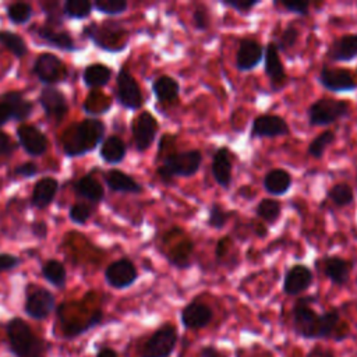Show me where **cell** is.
Segmentation results:
<instances>
[{"label": "cell", "instance_id": "cell-1", "mask_svg": "<svg viewBox=\"0 0 357 357\" xmlns=\"http://www.w3.org/2000/svg\"><path fill=\"white\" fill-rule=\"evenodd\" d=\"M314 298H300L293 307V328L294 332L304 339H322L329 337L339 325L337 310H331L324 314L315 312L310 307Z\"/></svg>", "mask_w": 357, "mask_h": 357}, {"label": "cell", "instance_id": "cell-2", "mask_svg": "<svg viewBox=\"0 0 357 357\" xmlns=\"http://www.w3.org/2000/svg\"><path fill=\"white\" fill-rule=\"evenodd\" d=\"M105 124L96 119H86L68 127L63 137V151L67 156H82L100 145L105 135Z\"/></svg>", "mask_w": 357, "mask_h": 357}, {"label": "cell", "instance_id": "cell-3", "mask_svg": "<svg viewBox=\"0 0 357 357\" xmlns=\"http://www.w3.org/2000/svg\"><path fill=\"white\" fill-rule=\"evenodd\" d=\"M7 340L15 357H45L47 344L38 337L22 318H13L6 325Z\"/></svg>", "mask_w": 357, "mask_h": 357}, {"label": "cell", "instance_id": "cell-4", "mask_svg": "<svg viewBox=\"0 0 357 357\" xmlns=\"http://www.w3.org/2000/svg\"><path fill=\"white\" fill-rule=\"evenodd\" d=\"M201 163L202 153L198 149L174 152L163 159V163L158 167L156 173L162 183L173 184L174 177L194 176L199 170Z\"/></svg>", "mask_w": 357, "mask_h": 357}, {"label": "cell", "instance_id": "cell-5", "mask_svg": "<svg viewBox=\"0 0 357 357\" xmlns=\"http://www.w3.org/2000/svg\"><path fill=\"white\" fill-rule=\"evenodd\" d=\"M350 105L340 99L322 98L308 107V121L311 126H328L349 116Z\"/></svg>", "mask_w": 357, "mask_h": 357}, {"label": "cell", "instance_id": "cell-6", "mask_svg": "<svg viewBox=\"0 0 357 357\" xmlns=\"http://www.w3.org/2000/svg\"><path fill=\"white\" fill-rule=\"evenodd\" d=\"M177 329L170 324H165L145 342L141 357H169L177 344Z\"/></svg>", "mask_w": 357, "mask_h": 357}, {"label": "cell", "instance_id": "cell-7", "mask_svg": "<svg viewBox=\"0 0 357 357\" xmlns=\"http://www.w3.org/2000/svg\"><path fill=\"white\" fill-rule=\"evenodd\" d=\"M84 32L98 47L107 52H120L127 46V42L120 40L126 32L119 24H105L103 26L91 24Z\"/></svg>", "mask_w": 357, "mask_h": 357}, {"label": "cell", "instance_id": "cell-8", "mask_svg": "<svg viewBox=\"0 0 357 357\" xmlns=\"http://www.w3.org/2000/svg\"><path fill=\"white\" fill-rule=\"evenodd\" d=\"M33 74L45 85L63 82L67 78V68L63 61L53 53H42L36 57L32 66Z\"/></svg>", "mask_w": 357, "mask_h": 357}, {"label": "cell", "instance_id": "cell-9", "mask_svg": "<svg viewBox=\"0 0 357 357\" xmlns=\"http://www.w3.org/2000/svg\"><path fill=\"white\" fill-rule=\"evenodd\" d=\"M116 96L119 103L126 109L137 110L144 105V96L139 85L132 74L126 68H121L117 74Z\"/></svg>", "mask_w": 357, "mask_h": 357}, {"label": "cell", "instance_id": "cell-10", "mask_svg": "<svg viewBox=\"0 0 357 357\" xmlns=\"http://www.w3.org/2000/svg\"><path fill=\"white\" fill-rule=\"evenodd\" d=\"M132 139L137 151H146L155 141L156 132L159 130L158 120L149 112H141L132 121Z\"/></svg>", "mask_w": 357, "mask_h": 357}, {"label": "cell", "instance_id": "cell-11", "mask_svg": "<svg viewBox=\"0 0 357 357\" xmlns=\"http://www.w3.org/2000/svg\"><path fill=\"white\" fill-rule=\"evenodd\" d=\"M54 296L43 287H35L26 294L24 310L25 314L33 319H45L54 310Z\"/></svg>", "mask_w": 357, "mask_h": 357}, {"label": "cell", "instance_id": "cell-12", "mask_svg": "<svg viewBox=\"0 0 357 357\" xmlns=\"http://www.w3.org/2000/svg\"><path fill=\"white\" fill-rule=\"evenodd\" d=\"M137 278H138L137 268L127 258H121L112 262L105 271V279L107 284L114 289L130 287L137 280Z\"/></svg>", "mask_w": 357, "mask_h": 357}, {"label": "cell", "instance_id": "cell-13", "mask_svg": "<svg viewBox=\"0 0 357 357\" xmlns=\"http://www.w3.org/2000/svg\"><path fill=\"white\" fill-rule=\"evenodd\" d=\"M321 85L331 92H351L357 89V82L351 73L344 68L325 66L318 77Z\"/></svg>", "mask_w": 357, "mask_h": 357}, {"label": "cell", "instance_id": "cell-14", "mask_svg": "<svg viewBox=\"0 0 357 357\" xmlns=\"http://www.w3.org/2000/svg\"><path fill=\"white\" fill-rule=\"evenodd\" d=\"M290 132L287 121L276 114H261L254 119L251 127V137L252 138H273L287 135Z\"/></svg>", "mask_w": 357, "mask_h": 357}, {"label": "cell", "instance_id": "cell-15", "mask_svg": "<svg viewBox=\"0 0 357 357\" xmlns=\"http://www.w3.org/2000/svg\"><path fill=\"white\" fill-rule=\"evenodd\" d=\"M264 60H265V74L271 81V86L279 91L286 84L287 75L275 42H269L266 45L264 52Z\"/></svg>", "mask_w": 357, "mask_h": 357}, {"label": "cell", "instance_id": "cell-16", "mask_svg": "<svg viewBox=\"0 0 357 357\" xmlns=\"http://www.w3.org/2000/svg\"><path fill=\"white\" fill-rule=\"evenodd\" d=\"M38 100L45 114L56 121H60L68 112V105L64 93L53 86L43 88Z\"/></svg>", "mask_w": 357, "mask_h": 357}, {"label": "cell", "instance_id": "cell-17", "mask_svg": "<svg viewBox=\"0 0 357 357\" xmlns=\"http://www.w3.org/2000/svg\"><path fill=\"white\" fill-rule=\"evenodd\" d=\"M17 137H18L20 145L31 156H40L47 149L46 135L35 126H28V124L20 126L17 128Z\"/></svg>", "mask_w": 357, "mask_h": 357}, {"label": "cell", "instance_id": "cell-18", "mask_svg": "<svg viewBox=\"0 0 357 357\" xmlns=\"http://www.w3.org/2000/svg\"><path fill=\"white\" fill-rule=\"evenodd\" d=\"M264 57L262 46L250 38L241 39L238 43V49L236 53V67L240 71L254 70Z\"/></svg>", "mask_w": 357, "mask_h": 357}, {"label": "cell", "instance_id": "cell-19", "mask_svg": "<svg viewBox=\"0 0 357 357\" xmlns=\"http://www.w3.org/2000/svg\"><path fill=\"white\" fill-rule=\"evenodd\" d=\"M312 283V272L305 265H293L284 275L283 291L289 296H297L307 290Z\"/></svg>", "mask_w": 357, "mask_h": 357}, {"label": "cell", "instance_id": "cell-20", "mask_svg": "<svg viewBox=\"0 0 357 357\" xmlns=\"http://www.w3.org/2000/svg\"><path fill=\"white\" fill-rule=\"evenodd\" d=\"M212 310L199 301H192L187 304L181 311V324L187 329H201L205 328L212 321Z\"/></svg>", "mask_w": 357, "mask_h": 357}, {"label": "cell", "instance_id": "cell-21", "mask_svg": "<svg viewBox=\"0 0 357 357\" xmlns=\"http://www.w3.org/2000/svg\"><path fill=\"white\" fill-rule=\"evenodd\" d=\"M212 176L223 188H229L231 184V156L227 148H219L215 151L211 165Z\"/></svg>", "mask_w": 357, "mask_h": 357}, {"label": "cell", "instance_id": "cell-22", "mask_svg": "<svg viewBox=\"0 0 357 357\" xmlns=\"http://www.w3.org/2000/svg\"><path fill=\"white\" fill-rule=\"evenodd\" d=\"M59 190V183L56 178L53 177H42L39 178L32 190L31 194V205L38 208V209H43L46 206H49Z\"/></svg>", "mask_w": 357, "mask_h": 357}, {"label": "cell", "instance_id": "cell-23", "mask_svg": "<svg viewBox=\"0 0 357 357\" xmlns=\"http://www.w3.org/2000/svg\"><path fill=\"white\" fill-rule=\"evenodd\" d=\"M194 252V243L191 238L181 233L167 251V261L176 268H187L191 264V255Z\"/></svg>", "mask_w": 357, "mask_h": 357}, {"label": "cell", "instance_id": "cell-24", "mask_svg": "<svg viewBox=\"0 0 357 357\" xmlns=\"http://www.w3.org/2000/svg\"><path fill=\"white\" fill-rule=\"evenodd\" d=\"M328 57L335 61H350L357 57V35H343L328 49Z\"/></svg>", "mask_w": 357, "mask_h": 357}, {"label": "cell", "instance_id": "cell-25", "mask_svg": "<svg viewBox=\"0 0 357 357\" xmlns=\"http://www.w3.org/2000/svg\"><path fill=\"white\" fill-rule=\"evenodd\" d=\"M153 95L162 105H172L177 100L180 93V85L176 78L170 75H160L152 84Z\"/></svg>", "mask_w": 357, "mask_h": 357}, {"label": "cell", "instance_id": "cell-26", "mask_svg": "<svg viewBox=\"0 0 357 357\" xmlns=\"http://www.w3.org/2000/svg\"><path fill=\"white\" fill-rule=\"evenodd\" d=\"M105 181L107 184V187L112 191L116 192H127V194H139L142 191V185L139 183H137L131 176H128L127 173L117 170V169H112L105 174Z\"/></svg>", "mask_w": 357, "mask_h": 357}, {"label": "cell", "instance_id": "cell-27", "mask_svg": "<svg viewBox=\"0 0 357 357\" xmlns=\"http://www.w3.org/2000/svg\"><path fill=\"white\" fill-rule=\"evenodd\" d=\"M35 33L49 46L57 47L64 52H74L77 50V45L68 32H59L50 26H38Z\"/></svg>", "mask_w": 357, "mask_h": 357}, {"label": "cell", "instance_id": "cell-28", "mask_svg": "<svg viewBox=\"0 0 357 357\" xmlns=\"http://www.w3.org/2000/svg\"><path fill=\"white\" fill-rule=\"evenodd\" d=\"M0 100L8 105L11 109L13 120L24 121L26 120L32 113V103L24 98V95L20 91H7L0 95Z\"/></svg>", "mask_w": 357, "mask_h": 357}, {"label": "cell", "instance_id": "cell-29", "mask_svg": "<svg viewBox=\"0 0 357 357\" xmlns=\"http://www.w3.org/2000/svg\"><path fill=\"white\" fill-rule=\"evenodd\" d=\"M351 262L340 257H328L324 262V272L326 278L335 284H344L349 280Z\"/></svg>", "mask_w": 357, "mask_h": 357}, {"label": "cell", "instance_id": "cell-30", "mask_svg": "<svg viewBox=\"0 0 357 357\" xmlns=\"http://www.w3.org/2000/svg\"><path fill=\"white\" fill-rule=\"evenodd\" d=\"M126 153H127V146L124 141L117 135H110L100 144L99 155L106 163L117 165L126 158Z\"/></svg>", "mask_w": 357, "mask_h": 357}, {"label": "cell", "instance_id": "cell-31", "mask_svg": "<svg viewBox=\"0 0 357 357\" xmlns=\"http://www.w3.org/2000/svg\"><path fill=\"white\" fill-rule=\"evenodd\" d=\"M264 188L272 195H283L291 187V176L283 169H272L264 177Z\"/></svg>", "mask_w": 357, "mask_h": 357}, {"label": "cell", "instance_id": "cell-32", "mask_svg": "<svg viewBox=\"0 0 357 357\" xmlns=\"http://www.w3.org/2000/svg\"><path fill=\"white\" fill-rule=\"evenodd\" d=\"M74 191L77 195L95 204L100 202L105 198V190L102 184L91 174H86L81 177L78 181H75Z\"/></svg>", "mask_w": 357, "mask_h": 357}, {"label": "cell", "instance_id": "cell-33", "mask_svg": "<svg viewBox=\"0 0 357 357\" xmlns=\"http://www.w3.org/2000/svg\"><path fill=\"white\" fill-rule=\"evenodd\" d=\"M112 78V70L102 64V63H93L85 67L82 73L84 84L88 88H99L106 85Z\"/></svg>", "mask_w": 357, "mask_h": 357}, {"label": "cell", "instance_id": "cell-34", "mask_svg": "<svg viewBox=\"0 0 357 357\" xmlns=\"http://www.w3.org/2000/svg\"><path fill=\"white\" fill-rule=\"evenodd\" d=\"M42 275L43 278L50 283L53 284L54 287H64L66 284V280H67V272H66V268L64 265L57 261V259H49L43 264L42 266Z\"/></svg>", "mask_w": 357, "mask_h": 357}, {"label": "cell", "instance_id": "cell-35", "mask_svg": "<svg viewBox=\"0 0 357 357\" xmlns=\"http://www.w3.org/2000/svg\"><path fill=\"white\" fill-rule=\"evenodd\" d=\"M0 43L8 52H11L17 59L24 57L28 52V47H26V43H25L24 38L20 36L15 32H11V31H7V29L0 31Z\"/></svg>", "mask_w": 357, "mask_h": 357}, {"label": "cell", "instance_id": "cell-36", "mask_svg": "<svg viewBox=\"0 0 357 357\" xmlns=\"http://www.w3.org/2000/svg\"><path fill=\"white\" fill-rule=\"evenodd\" d=\"M280 212H282L280 204L272 198H265L259 201V204L257 205L258 218L269 225H273L279 219Z\"/></svg>", "mask_w": 357, "mask_h": 357}, {"label": "cell", "instance_id": "cell-37", "mask_svg": "<svg viewBox=\"0 0 357 357\" xmlns=\"http://www.w3.org/2000/svg\"><path fill=\"white\" fill-rule=\"evenodd\" d=\"M92 6L93 4L88 0H67L63 6V13L68 18L82 20L91 14Z\"/></svg>", "mask_w": 357, "mask_h": 357}, {"label": "cell", "instance_id": "cell-38", "mask_svg": "<svg viewBox=\"0 0 357 357\" xmlns=\"http://www.w3.org/2000/svg\"><path fill=\"white\" fill-rule=\"evenodd\" d=\"M329 199L337 206H347L354 199L353 188L346 183H337L328 191Z\"/></svg>", "mask_w": 357, "mask_h": 357}, {"label": "cell", "instance_id": "cell-39", "mask_svg": "<svg viewBox=\"0 0 357 357\" xmlns=\"http://www.w3.org/2000/svg\"><path fill=\"white\" fill-rule=\"evenodd\" d=\"M32 7L28 3H22V1H17L13 3L7 7V17L10 18L11 22H14L15 25H22L26 24L31 17H32Z\"/></svg>", "mask_w": 357, "mask_h": 357}, {"label": "cell", "instance_id": "cell-40", "mask_svg": "<svg viewBox=\"0 0 357 357\" xmlns=\"http://www.w3.org/2000/svg\"><path fill=\"white\" fill-rule=\"evenodd\" d=\"M333 141H335V132H333L332 130H326V131L321 132L318 137H315V138L311 141V144H310L307 152H308V155H311L312 158L319 159V158H322L325 149H326L329 145L333 144Z\"/></svg>", "mask_w": 357, "mask_h": 357}, {"label": "cell", "instance_id": "cell-41", "mask_svg": "<svg viewBox=\"0 0 357 357\" xmlns=\"http://www.w3.org/2000/svg\"><path fill=\"white\" fill-rule=\"evenodd\" d=\"M93 7L103 14L119 15L127 10L128 3L126 0H96Z\"/></svg>", "mask_w": 357, "mask_h": 357}, {"label": "cell", "instance_id": "cell-42", "mask_svg": "<svg viewBox=\"0 0 357 357\" xmlns=\"http://www.w3.org/2000/svg\"><path fill=\"white\" fill-rule=\"evenodd\" d=\"M227 219H229V213L227 211L223 209V206L218 202H213L209 208V212H208V225L213 229H223L227 223Z\"/></svg>", "mask_w": 357, "mask_h": 357}, {"label": "cell", "instance_id": "cell-43", "mask_svg": "<svg viewBox=\"0 0 357 357\" xmlns=\"http://www.w3.org/2000/svg\"><path fill=\"white\" fill-rule=\"evenodd\" d=\"M91 208L84 202H77L68 209V218L75 225H85V222L91 218Z\"/></svg>", "mask_w": 357, "mask_h": 357}, {"label": "cell", "instance_id": "cell-44", "mask_svg": "<svg viewBox=\"0 0 357 357\" xmlns=\"http://www.w3.org/2000/svg\"><path fill=\"white\" fill-rule=\"evenodd\" d=\"M209 22H211L209 10L204 4L195 6V8L192 11V25H194V28L198 29V31H205V29L209 28Z\"/></svg>", "mask_w": 357, "mask_h": 357}, {"label": "cell", "instance_id": "cell-45", "mask_svg": "<svg viewBox=\"0 0 357 357\" xmlns=\"http://www.w3.org/2000/svg\"><path fill=\"white\" fill-rule=\"evenodd\" d=\"M297 39H298V31H297V28H294L293 25H289V26L283 31V33L280 35L279 40L275 42V43H276V46H278V50L286 52V50L291 49V47L296 45Z\"/></svg>", "mask_w": 357, "mask_h": 357}, {"label": "cell", "instance_id": "cell-46", "mask_svg": "<svg viewBox=\"0 0 357 357\" xmlns=\"http://www.w3.org/2000/svg\"><path fill=\"white\" fill-rule=\"evenodd\" d=\"M222 4L226 6V7L234 8L238 13H248L255 6L259 4V0H245V1H243V0H227V1H222Z\"/></svg>", "mask_w": 357, "mask_h": 357}, {"label": "cell", "instance_id": "cell-47", "mask_svg": "<svg viewBox=\"0 0 357 357\" xmlns=\"http://www.w3.org/2000/svg\"><path fill=\"white\" fill-rule=\"evenodd\" d=\"M280 4L287 11L298 15H308L310 13V3L305 1H280Z\"/></svg>", "mask_w": 357, "mask_h": 357}, {"label": "cell", "instance_id": "cell-48", "mask_svg": "<svg viewBox=\"0 0 357 357\" xmlns=\"http://www.w3.org/2000/svg\"><path fill=\"white\" fill-rule=\"evenodd\" d=\"M20 262H21L20 258L17 255H14V254L0 252V273L14 269L15 266H18Z\"/></svg>", "mask_w": 357, "mask_h": 357}, {"label": "cell", "instance_id": "cell-49", "mask_svg": "<svg viewBox=\"0 0 357 357\" xmlns=\"http://www.w3.org/2000/svg\"><path fill=\"white\" fill-rule=\"evenodd\" d=\"M17 145L14 141L4 132L0 131V156H8L15 151Z\"/></svg>", "mask_w": 357, "mask_h": 357}, {"label": "cell", "instance_id": "cell-50", "mask_svg": "<svg viewBox=\"0 0 357 357\" xmlns=\"http://www.w3.org/2000/svg\"><path fill=\"white\" fill-rule=\"evenodd\" d=\"M14 174L22 177H33L38 174V165L33 162H25L14 169Z\"/></svg>", "mask_w": 357, "mask_h": 357}, {"label": "cell", "instance_id": "cell-51", "mask_svg": "<svg viewBox=\"0 0 357 357\" xmlns=\"http://www.w3.org/2000/svg\"><path fill=\"white\" fill-rule=\"evenodd\" d=\"M230 247H231V240L229 237H222L216 243V247H215V257H216V259H223L229 254Z\"/></svg>", "mask_w": 357, "mask_h": 357}, {"label": "cell", "instance_id": "cell-52", "mask_svg": "<svg viewBox=\"0 0 357 357\" xmlns=\"http://www.w3.org/2000/svg\"><path fill=\"white\" fill-rule=\"evenodd\" d=\"M31 231L38 238H45L47 236V225L43 220H36L31 225Z\"/></svg>", "mask_w": 357, "mask_h": 357}, {"label": "cell", "instance_id": "cell-53", "mask_svg": "<svg viewBox=\"0 0 357 357\" xmlns=\"http://www.w3.org/2000/svg\"><path fill=\"white\" fill-rule=\"evenodd\" d=\"M8 120H13L11 109L8 107L7 103H4L3 100H0V127L4 126Z\"/></svg>", "mask_w": 357, "mask_h": 357}, {"label": "cell", "instance_id": "cell-54", "mask_svg": "<svg viewBox=\"0 0 357 357\" xmlns=\"http://www.w3.org/2000/svg\"><path fill=\"white\" fill-rule=\"evenodd\" d=\"M307 357H335V354L329 349H324V347L315 346V347H312L307 353Z\"/></svg>", "mask_w": 357, "mask_h": 357}, {"label": "cell", "instance_id": "cell-55", "mask_svg": "<svg viewBox=\"0 0 357 357\" xmlns=\"http://www.w3.org/2000/svg\"><path fill=\"white\" fill-rule=\"evenodd\" d=\"M201 357H220V354L215 347L206 346L201 349Z\"/></svg>", "mask_w": 357, "mask_h": 357}, {"label": "cell", "instance_id": "cell-56", "mask_svg": "<svg viewBox=\"0 0 357 357\" xmlns=\"http://www.w3.org/2000/svg\"><path fill=\"white\" fill-rule=\"evenodd\" d=\"M96 357H117V353L113 349H110V347H102L98 351Z\"/></svg>", "mask_w": 357, "mask_h": 357}, {"label": "cell", "instance_id": "cell-57", "mask_svg": "<svg viewBox=\"0 0 357 357\" xmlns=\"http://www.w3.org/2000/svg\"><path fill=\"white\" fill-rule=\"evenodd\" d=\"M254 230H255L257 236H259V237H265V236L268 234V229H266L262 223H257V225L254 226Z\"/></svg>", "mask_w": 357, "mask_h": 357}]
</instances>
